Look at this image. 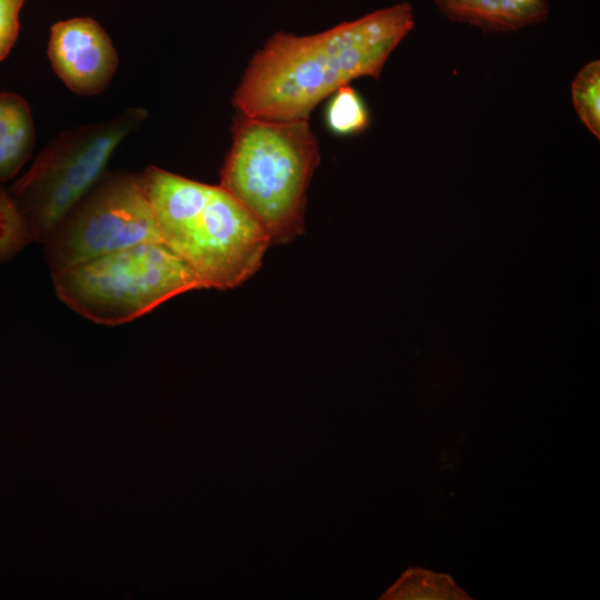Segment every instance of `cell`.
I'll return each mask as SVG.
<instances>
[{
	"instance_id": "1",
	"label": "cell",
	"mask_w": 600,
	"mask_h": 600,
	"mask_svg": "<svg viewBox=\"0 0 600 600\" xmlns=\"http://www.w3.org/2000/svg\"><path fill=\"white\" fill-rule=\"evenodd\" d=\"M413 26L412 8L402 2L311 36L277 32L249 61L233 106L250 117L308 119L352 80L379 78Z\"/></svg>"
},
{
	"instance_id": "2",
	"label": "cell",
	"mask_w": 600,
	"mask_h": 600,
	"mask_svg": "<svg viewBox=\"0 0 600 600\" xmlns=\"http://www.w3.org/2000/svg\"><path fill=\"white\" fill-rule=\"evenodd\" d=\"M161 241L194 272L202 288L230 289L262 263L269 236L220 184L149 167L141 174Z\"/></svg>"
},
{
	"instance_id": "3",
	"label": "cell",
	"mask_w": 600,
	"mask_h": 600,
	"mask_svg": "<svg viewBox=\"0 0 600 600\" xmlns=\"http://www.w3.org/2000/svg\"><path fill=\"white\" fill-rule=\"evenodd\" d=\"M320 159L308 119L238 113L220 186L261 224L271 243L303 231L307 190Z\"/></svg>"
},
{
	"instance_id": "4",
	"label": "cell",
	"mask_w": 600,
	"mask_h": 600,
	"mask_svg": "<svg viewBox=\"0 0 600 600\" xmlns=\"http://www.w3.org/2000/svg\"><path fill=\"white\" fill-rule=\"evenodd\" d=\"M52 279L62 302L106 326L129 322L180 293L202 289L191 268L162 242L112 252Z\"/></svg>"
},
{
	"instance_id": "5",
	"label": "cell",
	"mask_w": 600,
	"mask_h": 600,
	"mask_svg": "<svg viewBox=\"0 0 600 600\" xmlns=\"http://www.w3.org/2000/svg\"><path fill=\"white\" fill-rule=\"evenodd\" d=\"M146 117V110L130 108L111 120L63 131L39 153L9 189L34 240L49 239L102 179L114 150Z\"/></svg>"
},
{
	"instance_id": "6",
	"label": "cell",
	"mask_w": 600,
	"mask_h": 600,
	"mask_svg": "<svg viewBox=\"0 0 600 600\" xmlns=\"http://www.w3.org/2000/svg\"><path fill=\"white\" fill-rule=\"evenodd\" d=\"M149 242H162L141 174L102 179L44 242L51 273Z\"/></svg>"
},
{
	"instance_id": "7",
	"label": "cell",
	"mask_w": 600,
	"mask_h": 600,
	"mask_svg": "<svg viewBox=\"0 0 600 600\" xmlns=\"http://www.w3.org/2000/svg\"><path fill=\"white\" fill-rule=\"evenodd\" d=\"M48 57L61 81L81 96L102 92L119 62L111 39L91 18L56 22L50 31Z\"/></svg>"
},
{
	"instance_id": "8",
	"label": "cell",
	"mask_w": 600,
	"mask_h": 600,
	"mask_svg": "<svg viewBox=\"0 0 600 600\" xmlns=\"http://www.w3.org/2000/svg\"><path fill=\"white\" fill-rule=\"evenodd\" d=\"M451 21L483 31L508 32L543 21L548 0H433Z\"/></svg>"
},
{
	"instance_id": "9",
	"label": "cell",
	"mask_w": 600,
	"mask_h": 600,
	"mask_svg": "<svg viewBox=\"0 0 600 600\" xmlns=\"http://www.w3.org/2000/svg\"><path fill=\"white\" fill-rule=\"evenodd\" d=\"M36 130L27 101L16 93H0V182L12 179L29 159Z\"/></svg>"
},
{
	"instance_id": "10",
	"label": "cell",
	"mask_w": 600,
	"mask_h": 600,
	"mask_svg": "<svg viewBox=\"0 0 600 600\" xmlns=\"http://www.w3.org/2000/svg\"><path fill=\"white\" fill-rule=\"evenodd\" d=\"M381 598L401 600L470 599L469 594L460 589L450 576L436 573L422 568L404 571Z\"/></svg>"
},
{
	"instance_id": "11",
	"label": "cell",
	"mask_w": 600,
	"mask_h": 600,
	"mask_svg": "<svg viewBox=\"0 0 600 600\" xmlns=\"http://www.w3.org/2000/svg\"><path fill=\"white\" fill-rule=\"evenodd\" d=\"M324 120L333 133L350 136L366 130L370 116L362 97L347 84L329 97Z\"/></svg>"
},
{
	"instance_id": "12",
	"label": "cell",
	"mask_w": 600,
	"mask_h": 600,
	"mask_svg": "<svg viewBox=\"0 0 600 600\" xmlns=\"http://www.w3.org/2000/svg\"><path fill=\"white\" fill-rule=\"evenodd\" d=\"M572 101L576 111L587 129L600 138V62L593 60L586 64L571 83Z\"/></svg>"
},
{
	"instance_id": "13",
	"label": "cell",
	"mask_w": 600,
	"mask_h": 600,
	"mask_svg": "<svg viewBox=\"0 0 600 600\" xmlns=\"http://www.w3.org/2000/svg\"><path fill=\"white\" fill-rule=\"evenodd\" d=\"M31 231L9 190L0 187V263L33 241Z\"/></svg>"
},
{
	"instance_id": "14",
	"label": "cell",
	"mask_w": 600,
	"mask_h": 600,
	"mask_svg": "<svg viewBox=\"0 0 600 600\" xmlns=\"http://www.w3.org/2000/svg\"><path fill=\"white\" fill-rule=\"evenodd\" d=\"M24 0H0V62L14 46L19 33V13Z\"/></svg>"
}]
</instances>
